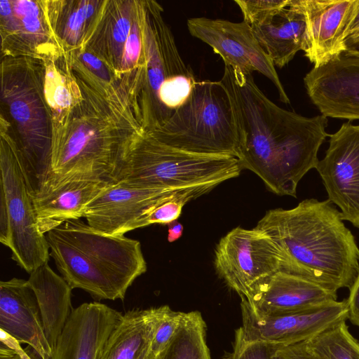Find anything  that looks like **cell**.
<instances>
[{"label":"cell","instance_id":"obj_1","mask_svg":"<svg viewBox=\"0 0 359 359\" xmlns=\"http://www.w3.org/2000/svg\"><path fill=\"white\" fill-rule=\"evenodd\" d=\"M71 52L81 97L64 115L51 121L49 180L116 182L127 141L143 123V76L132 72L108 82L92 73Z\"/></svg>","mask_w":359,"mask_h":359},{"label":"cell","instance_id":"obj_2","mask_svg":"<svg viewBox=\"0 0 359 359\" xmlns=\"http://www.w3.org/2000/svg\"><path fill=\"white\" fill-rule=\"evenodd\" d=\"M220 81L231 104L242 169L255 173L274 194L296 197L299 182L316 168L318 149L330 135L327 118L280 108L258 88L252 74L226 65Z\"/></svg>","mask_w":359,"mask_h":359},{"label":"cell","instance_id":"obj_3","mask_svg":"<svg viewBox=\"0 0 359 359\" xmlns=\"http://www.w3.org/2000/svg\"><path fill=\"white\" fill-rule=\"evenodd\" d=\"M332 203L311 198L292 209L270 210L255 228L279 249L280 271L337 292L349 289L357 277L359 248Z\"/></svg>","mask_w":359,"mask_h":359},{"label":"cell","instance_id":"obj_4","mask_svg":"<svg viewBox=\"0 0 359 359\" xmlns=\"http://www.w3.org/2000/svg\"><path fill=\"white\" fill-rule=\"evenodd\" d=\"M50 256L73 289L93 298L124 299L133 282L147 271L139 241L97 231L81 219L67 221L45 234Z\"/></svg>","mask_w":359,"mask_h":359},{"label":"cell","instance_id":"obj_5","mask_svg":"<svg viewBox=\"0 0 359 359\" xmlns=\"http://www.w3.org/2000/svg\"><path fill=\"white\" fill-rule=\"evenodd\" d=\"M1 100L18 135L14 149L31 196L52 177L51 121L43 93L44 67L28 57L4 56Z\"/></svg>","mask_w":359,"mask_h":359},{"label":"cell","instance_id":"obj_6","mask_svg":"<svg viewBox=\"0 0 359 359\" xmlns=\"http://www.w3.org/2000/svg\"><path fill=\"white\" fill-rule=\"evenodd\" d=\"M242 168L231 156L204 155L164 144L143 127L128 138L117 182L155 189H184L238 177Z\"/></svg>","mask_w":359,"mask_h":359},{"label":"cell","instance_id":"obj_7","mask_svg":"<svg viewBox=\"0 0 359 359\" xmlns=\"http://www.w3.org/2000/svg\"><path fill=\"white\" fill-rule=\"evenodd\" d=\"M146 130L160 142L182 151L238 156V139L231 104L220 81H197L189 97L163 125Z\"/></svg>","mask_w":359,"mask_h":359},{"label":"cell","instance_id":"obj_8","mask_svg":"<svg viewBox=\"0 0 359 359\" xmlns=\"http://www.w3.org/2000/svg\"><path fill=\"white\" fill-rule=\"evenodd\" d=\"M145 46L147 63L142 92L146 129L163 125L186 100L197 82L182 60L171 29L163 18V8L145 1Z\"/></svg>","mask_w":359,"mask_h":359},{"label":"cell","instance_id":"obj_9","mask_svg":"<svg viewBox=\"0 0 359 359\" xmlns=\"http://www.w3.org/2000/svg\"><path fill=\"white\" fill-rule=\"evenodd\" d=\"M10 123L1 117V194L6 203L11 258L28 273L48 263L50 250L41 233L32 198L15 153Z\"/></svg>","mask_w":359,"mask_h":359},{"label":"cell","instance_id":"obj_10","mask_svg":"<svg viewBox=\"0 0 359 359\" xmlns=\"http://www.w3.org/2000/svg\"><path fill=\"white\" fill-rule=\"evenodd\" d=\"M219 276L242 297L281 269V254L271 238L256 229L236 227L219 241L215 253Z\"/></svg>","mask_w":359,"mask_h":359},{"label":"cell","instance_id":"obj_11","mask_svg":"<svg viewBox=\"0 0 359 359\" xmlns=\"http://www.w3.org/2000/svg\"><path fill=\"white\" fill-rule=\"evenodd\" d=\"M187 27L191 35L210 46L224 65L245 74L259 72L275 85L280 100L290 103L274 65L247 22L199 17L189 18Z\"/></svg>","mask_w":359,"mask_h":359},{"label":"cell","instance_id":"obj_12","mask_svg":"<svg viewBox=\"0 0 359 359\" xmlns=\"http://www.w3.org/2000/svg\"><path fill=\"white\" fill-rule=\"evenodd\" d=\"M241 309L242 325L236 331L243 339L282 345L309 341L348 319L346 299L272 317L257 316L243 299Z\"/></svg>","mask_w":359,"mask_h":359},{"label":"cell","instance_id":"obj_13","mask_svg":"<svg viewBox=\"0 0 359 359\" xmlns=\"http://www.w3.org/2000/svg\"><path fill=\"white\" fill-rule=\"evenodd\" d=\"M0 14L4 56L42 60L66 50L53 29L48 1L1 0Z\"/></svg>","mask_w":359,"mask_h":359},{"label":"cell","instance_id":"obj_14","mask_svg":"<svg viewBox=\"0 0 359 359\" xmlns=\"http://www.w3.org/2000/svg\"><path fill=\"white\" fill-rule=\"evenodd\" d=\"M329 136V147L316 169L341 219L359 229V125L344 123Z\"/></svg>","mask_w":359,"mask_h":359},{"label":"cell","instance_id":"obj_15","mask_svg":"<svg viewBox=\"0 0 359 359\" xmlns=\"http://www.w3.org/2000/svg\"><path fill=\"white\" fill-rule=\"evenodd\" d=\"M306 93L326 117L359 120V52L346 50L304 76Z\"/></svg>","mask_w":359,"mask_h":359},{"label":"cell","instance_id":"obj_16","mask_svg":"<svg viewBox=\"0 0 359 359\" xmlns=\"http://www.w3.org/2000/svg\"><path fill=\"white\" fill-rule=\"evenodd\" d=\"M182 190L138 187L122 181L111 183L87 205L83 217L97 231L125 235L135 222Z\"/></svg>","mask_w":359,"mask_h":359},{"label":"cell","instance_id":"obj_17","mask_svg":"<svg viewBox=\"0 0 359 359\" xmlns=\"http://www.w3.org/2000/svg\"><path fill=\"white\" fill-rule=\"evenodd\" d=\"M306 22L303 50L319 67L347 50L346 40L358 0H292Z\"/></svg>","mask_w":359,"mask_h":359},{"label":"cell","instance_id":"obj_18","mask_svg":"<svg viewBox=\"0 0 359 359\" xmlns=\"http://www.w3.org/2000/svg\"><path fill=\"white\" fill-rule=\"evenodd\" d=\"M259 316L306 311L337 300V292L306 278L278 271L253 286L242 297Z\"/></svg>","mask_w":359,"mask_h":359},{"label":"cell","instance_id":"obj_19","mask_svg":"<svg viewBox=\"0 0 359 359\" xmlns=\"http://www.w3.org/2000/svg\"><path fill=\"white\" fill-rule=\"evenodd\" d=\"M123 314L97 302L74 309L60 335L52 359H97Z\"/></svg>","mask_w":359,"mask_h":359},{"label":"cell","instance_id":"obj_20","mask_svg":"<svg viewBox=\"0 0 359 359\" xmlns=\"http://www.w3.org/2000/svg\"><path fill=\"white\" fill-rule=\"evenodd\" d=\"M0 328L32 348L41 359H52L37 299L27 280L13 278L0 282Z\"/></svg>","mask_w":359,"mask_h":359},{"label":"cell","instance_id":"obj_21","mask_svg":"<svg viewBox=\"0 0 359 359\" xmlns=\"http://www.w3.org/2000/svg\"><path fill=\"white\" fill-rule=\"evenodd\" d=\"M111 183L85 180H48L32 198L41 233L70 220L81 219L87 205Z\"/></svg>","mask_w":359,"mask_h":359},{"label":"cell","instance_id":"obj_22","mask_svg":"<svg viewBox=\"0 0 359 359\" xmlns=\"http://www.w3.org/2000/svg\"><path fill=\"white\" fill-rule=\"evenodd\" d=\"M137 1H103L87 35L78 49L97 55L117 79Z\"/></svg>","mask_w":359,"mask_h":359},{"label":"cell","instance_id":"obj_23","mask_svg":"<svg viewBox=\"0 0 359 359\" xmlns=\"http://www.w3.org/2000/svg\"><path fill=\"white\" fill-rule=\"evenodd\" d=\"M161 312L162 306L126 312L97 359H156L151 344Z\"/></svg>","mask_w":359,"mask_h":359},{"label":"cell","instance_id":"obj_24","mask_svg":"<svg viewBox=\"0 0 359 359\" xmlns=\"http://www.w3.org/2000/svg\"><path fill=\"white\" fill-rule=\"evenodd\" d=\"M39 306L46 339L53 351L71 313L72 288L46 263L29 274L27 280Z\"/></svg>","mask_w":359,"mask_h":359},{"label":"cell","instance_id":"obj_25","mask_svg":"<svg viewBox=\"0 0 359 359\" xmlns=\"http://www.w3.org/2000/svg\"><path fill=\"white\" fill-rule=\"evenodd\" d=\"M260 46L274 66L282 68L299 50H303L306 22L304 15L292 4L280 10L268 21L251 26Z\"/></svg>","mask_w":359,"mask_h":359},{"label":"cell","instance_id":"obj_26","mask_svg":"<svg viewBox=\"0 0 359 359\" xmlns=\"http://www.w3.org/2000/svg\"><path fill=\"white\" fill-rule=\"evenodd\" d=\"M102 4L103 1H48L53 29L66 50L81 47Z\"/></svg>","mask_w":359,"mask_h":359},{"label":"cell","instance_id":"obj_27","mask_svg":"<svg viewBox=\"0 0 359 359\" xmlns=\"http://www.w3.org/2000/svg\"><path fill=\"white\" fill-rule=\"evenodd\" d=\"M205 335L201 313H183L174 337L156 359H211Z\"/></svg>","mask_w":359,"mask_h":359},{"label":"cell","instance_id":"obj_28","mask_svg":"<svg viewBox=\"0 0 359 359\" xmlns=\"http://www.w3.org/2000/svg\"><path fill=\"white\" fill-rule=\"evenodd\" d=\"M307 341L319 359H359V341L350 333L346 321Z\"/></svg>","mask_w":359,"mask_h":359},{"label":"cell","instance_id":"obj_29","mask_svg":"<svg viewBox=\"0 0 359 359\" xmlns=\"http://www.w3.org/2000/svg\"><path fill=\"white\" fill-rule=\"evenodd\" d=\"M145 27V1H137L131 29L125 43L121 60V76L140 68L147 67Z\"/></svg>","mask_w":359,"mask_h":359},{"label":"cell","instance_id":"obj_30","mask_svg":"<svg viewBox=\"0 0 359 359\" xmlns=\"http://www.w3.org/2000/svg\"><path fill=\"white\" fill-rule=\"evenodd\" d=\"M216 186L186 189L163 201L146 215L130 225L127 232L153 224H169L179 218L184 205L189 201L209 192Z\"/></svg>","mask_w":359,"mask_h":359},{"label":"cell","instance_id":"obj_31","mask_svg":"<svg viewBox=\"0 0 359 359\" xmlns=\"http://www.w3.org/2000/svg\"><path fill=\"white\" fill-rule=\"evenodd\" d=\"M240 8L243 21L250 26L268 21L280 10L289 6L290 0H235Z\"/></svg>","mask_w":359,"mask_h":359},{"label":"cell","instance_id":"obj_32","mask_svg":"<svg viewBox=\"0 0 359 359\" xmlns=\"http://www.w3.org/2000/svg\"><path fill=\"white\" fill-rule=\"evenodd\" d=\"M184 312L175 311L168 306H162V312L151 341V349L153 354L158 355L168 345L174 337L182 318Z\"/></svg>","mask_w":359,"mask_h":359},{"label":"cell","instance_id":"obj_33","mask_svg":"<svg viewBox=\"0 0 359 359\" xmlns=\"http://www.w3.org/2000/svg\"><path fill=\"white\" fill-rule=\"evenodd\" d=\"M277 344L248 341L235 331L232 350L222 356V359H270Z\"/></svg>","mask_w":359,"mask_h":359},{"label":"cell","instance_id":"obj_34","mask_svg":"<svg viewBox=\"0 0 359 359\" xmlns=\"http://www.w3.org/2000/svg\"><path fill=\"white\" fill-rule=\"evenodd\" d=\"M0 359H41L31 347L22 348L21 344L1 330Z\"/></svg>","mask_w":359,"mask_h":359},{"label":"cell","instance_id":"obj_35","mask_svg":"<svg viewBox=\"0 0 359 359\" xmlns=\"http://www.w3.org/2000/svg\"><path fill=\"white\" fill-rule=\"evenodd\" d=\"M270 359H319L309 346L308 341L291 344H277Z\"/></svg>","mask_w":359,"mask_h":359},{"label":"cell","instance_id":"obj_36","mask_svg":"<svg viewBox=\"0 0 359 359\" xmlns=\"http://www.w3.org/2000/svg\"><path fill=\"white\" fill-rule=\"evenodd\" d=\"M349 290L350 294L346 299L348 319L359 327V272Z\"/></svg>","mask_w":359,"mask_h":359},{"label":"cell","instance_id":"obj_37","mask_svg":"<svg viewBox=\"0 0 359 359\" xmlns=\"http://www.w3.org/2000/svg\"><path fill=\"white\" fill-rule=\"evenodd\" d=\"M359 43V0L355 14L350 25L346 45L348 47Z\"/></svg>","mask_w":359,"mask_h":359},{"label":"cell","instance_id":"obj_38","mask_svg":"<svg viewBox=\"0 0 359 359\" xmlns=\"http://www.w3.org/2000/svg\"><path fill=\"white\" fill-rule=\"evenodd\" d=\"M183 232V226L175 221L168 224V241L170 243L174 242L179 239Z\"/></svg>","mask_w":359,"mask_h":359},{"label":"cell","instance_id":"obj_39","mask_svg":"<svg viewBox=\"0 0 359 359\" xmlns=\"http://www.w3.org/2000/svg\"><path fill=\"white\" fill-rule=\"evenodd\" d=\"M347 50L359 52V43L348 47Z\"/></svg>","mask_w":359,"mask_h":359}]
</instances>
